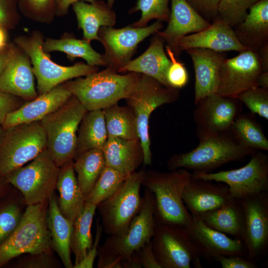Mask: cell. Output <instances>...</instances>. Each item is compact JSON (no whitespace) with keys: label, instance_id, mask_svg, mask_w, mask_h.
<instances>
[{"label":"cell","instance_id":"2","mask_svg":"<svg viewBox=\"0 0 268 268\" xmlns=\"http://www.w3.org/2000/svg\"><path fill=\"white\" fill-rule=\"evenodd\" d=\"M191 176L184 168L168 172L144 171L142 186L154 196L156 221L184 228L189 225L192 215L184 203L183 195Z\"/></svg>","mask_w":268,"mask_h":268},{"label":"cell","instance_id":"42","mask_svg":"<svg viewBox=\"0 0 268 268\" xmlns=\"http://www.w3.org/2000/svg\"><path fill=\"white\" fill-rule=\"evenodd\" d=\"M22 214L15 204H9L0 210V245L14 232Z\"/></svg>","mask_w":268,"mask_h":268},{"label":"cell","instance_id":"46","mask_svg":"<svg viewBox=\"0 0 268 268\" xmlns=\"http://www.w3.org/2000/svg\"><path fill=\"white\" fill-rule=\"evenodd\" d=\"M103 231L102 224L100 222V219L98 218L96 221L95 239L92 247L87 251L83 259L78 264L74 265L73 268H92L93 267L95 259L98 254L99 244Z\"/></svg>","mask_w":268,"mask_h":268},{"label":"cell","instance_id":"25","mask_svg":"<svg viewBox=\"0 0 268 268\" xmlns=\"http://www.w3.org/2000/svg\"><path fill=\"white\" fill-rule=\"evenodd\" d=\"M154 34L145 51L136 59L131 60L117 71L145 74L154 78L166 86H169L166 80V73L171 61L164 49V40Z\"/></svg>","mask_w":268,"mask_h":268},{"label":"cell","instance_id":"27","mask_svg":"<svg viewBox=\"0 0 268 268\" xmlns=\"http://www.w3.org/2000/svg\"><path fill=\"white\" fill-rule=\"evenodd\" d=\"M47 224L51 249L55 251L66 268H73L70 242L73 222L61 212L54 194L49 199Z\"/></svg>","mask_w":268,"mask_h":268},{"label":"cell","instance_id":"38","mask_svg":"<svg viewBox=\"0 0 268 268\" xmlns=\"http://www.w3.org/2000/svg\"><path fill=\"white\" fill-rule=\"evenodd\" d=\"M129 174L105 165L92 189L85 198V203L97 205L112 195Z\"/></svg>","mask_w":268,"mask_h":268},{"label":"cell","instance_id":"23","mask_svg":"<svg viewBox=\"0 0 268 268\" xmlns=\"http://www.w3.org/2000/svg\"><path fill=\"white\" fill-rule=\"evenodd\" d=\"M72 96L66 82L38 96L26 101L18 109L8 113L2 125L4 129L14 126L40 121L56 110Z\"/></svg>","mask_w":268,"mask_h":268},{"label":"cell","instance_id":"50","mask_svg":"<svg viewBox=\"0 0 268 268\" xmlns=\"http://www.w3.org/2000/svg\"><path fill=\"white\" fill-rule=\"evenodd\" d=\"M96 0H55L57 12L60 14H66L69 6L75 2L78 1H87L90 3L95 1Z\"/></svg>","mask_w":268,"mask_h":268},{"label":"cell","instance_id":"49","mask_svg":"<svg viewBox=\"0 0 268 268\" xmlns=\"http://www.w3.org/2000/svg\"><path fill=\"white\" fill-rule=\"evenodd\" d=\"M137 253L142 268H161L153 253L151 241L142 246Z\"/></svg>","mask_w":268,"mask_h":268},{"label":"cell","instance_id":"41","mask_svg":"<svg viewBox=\"0 0 268 268\" xmlns=\"http://www.w3.org/2000/svg\"><path fill=\"white\" fill-rule=\"evenodd\" d=\"M236 98L253 114L268 119V89L253 87L240 93Z\"/></svg>","mask_w":268,"mask_h":268},{"label":"cell","instance_id":"20","mask_svg":"<svg viewBox=\"0 0 268 268\" xmlns=\"http://www.w3.org/2000/svg\"><path fill=\"white\" fill-rule=\"evenodd\" d=\"M191 176L184 189L183 200L192 215L200 216L234 199L227 185Z\"/></svg>","mask_w":268,"mask_h":268},{"label":"cell","instance_id":"1","mask_svg":"<svg viewBox=\"0 0 268 268\" xmlns=\"http://www.w3.org/2000/svg\"><path fill=\"white\" fill-rule=\"evenodd\" d=\"M155 226L154 196L145 189L140 209L127 229L121 234L109 236L99 246L97 267L122 268L123 261L130 259L135 252L151 241Z\"/></svg>","mask_w":268,"mask_h":268},{"label":"cell","instance_id":"33","mask_svg":"<svg viewBox=\"0 0 268 268\" xmlns=\"http://www.w3.org/2000/svg\"><path fill=\"white\" fill-rule=\"evenodd\" d=\"M45 52L60 51L65 53L71 60L80 58L92 66L106 67L103 55L95 51L90 43L73 37H65L60 39L49 38L44 42Z\"/></svg>","mask_w":268,"mask_h":268},{"label":"cell","instance_id":"22","mask_svg":"<svg viewBox=\"0 0 268 268\" xmlns=\"http://www.w3.org/2000/svg\"><path fill=\"white\" fill-rule=\"evenodd\" d=\"M171 8L166 29L155 34L162 38L176 58L180 55L177 42L181 38L201 31L210 23L199 14L185 0H171Z\"/></svg>","mask_w":268,"mask_h":268},{"label":"cell","instance_id":"39","mask_svg":"<svg viewBox=\"0 0 268 268\" xmlns=\"http://www.w3.org/2000/svg\"><path fill=\"white\" fill-rule=\"evenodd\" d=\"M139 10L141 12L140 18L131 24L135 28L146 27L148 22L152 19L167 22L169 20V0H137L135 6L130 12Z\"/></svg>","mask_w":268,"mask_h":268},{"label":"cell","instance_id":"12","mask_svg":"<svg viewBox=\"0 0 268 268\" xmlns=\"http://www.w3.org/2000/svg\"><path fill=\"white\" fill-rule=\"evenodd\" d=\"M151 243L161 268H202L201 256L186 228L155 220Z\"/></svg>","mask_w":268,"mask_h":268},{"label":"cell","instance_id":"17","mask_svg":"<svg viewBox=\"0 0 268 268\" xmlns=\"http://www.w3.org/2000/svg\"><path fill=\"white\" fill-rule=\"evenodd\" d=\"M239 110L237 98L214 93L201 100L194 113L198 137L229 132Z\"/></svg>","mask_w":268,"mask_h":268},{"label":"cell","instance_id":"6","mask_svg":"<svg viewBox=\"0 0 268 268\" xmlns=\"http://www.w3.org/2000/svg\"><path fill=\"white\" fill-rule=\"evenodd\" d=\"M48 201L27 205L15 230L0 245V267L22 254H52L47 224Z\"/></svg>","mask_w":268,"mask_h":268},{"label":"cell","instance_id":"8","mask_svg":"<svg viewBox=\"0 0 268 268\" xmlns=\"http://www.w3.org/2000/svg\"><path fill=\"white\" fill-rule=\"evenodd\" d=\"M179 94L178 89L166 86L153 77L140 74L134 90L126 99L136 118L145 165L152 162L148 131L150 116L157 108L175 101Z\"/></svg>","mask_w":268,"mask_h":268},{"label":"cell","instance_id":"45","mask_svg":"<svg viewBox=\"0 0 268 268\" xmlns=\"http://www.w3.org/2000/svg\"><path fill=\"white\" fill-rule=\"evenodd\" d=\"M199 14L211 23L217 16L220 0H185Z\"/></svg>","mask_w":268,"mask_h":268},{"label":"cell","instance_id":"59","mask_svg":"<svg viewBox=\"0 0 268 268\" xmlns=\"http://www.w3.org/2000/svg\"><path fill=\"white\" fill-rule=\"evenodd\" d=\"M3 131H4V129L3 128L1 125H0V139L2 136Z\"/></svg>","mask_w":268,"mask_h":268},{"label":"cell","instance_id":"56","mask_svg":"<svg viewBox=\"0 0 268 268\" xmlns=\"http://www.w3.org/2000/svg\"><path fill=\"white\" fill-rule=\"evenodd\" d=\"M6 44V35L2 27L0 26V50L5 46Z\"/></svg>","mask_w":268,"mask_h":268},{"label":"cell","instance_id":"54","mask_svg":"<svg viewBox=\"0 0 268 268\" xmlns=\"http://www.w3.org/2000/svg\"><path fill=\"white\" fill-rule=\"evenodd\" d=\"M257 86L268 89V71H263L259 75Z\"/></svg>","mask_w":268,"mask_h":268},{"label":"cell","instance_id":"36","mask_svg":"<svg viewBox=\"0 0 268 268\" xmlns=\"http://www.w3.org/2000/svg\"><path fill=\"white\" fill-rule=\"evenodd\" d=\"M74 159L77 183L85 199L106 165L103 153L101 149H92Z\"/></svg>","mask_w":268,"mask_h":268},{"label":"cell","instance_id":"30","mask_svg":"<svg viewBox=\"0 0 268 268\" xmlns=\"http://www.w3.org/2000/svg\"><path fill=\"white\" fill-rule=\"evenodd\" d=\"M71 160L61 166L56 189L59 193L58 205L62 213L73 222L81 212L85 198L78 185Z\"/></svg>","mask_w":268,"mask_h":268},{"label":"cell","instance_id":"51","mask_svg":"<svg viewBox=\"0 0 268 268\" xmlns=\"http://www.w3.org/2000/svg\"><path fill=\"white\" fill-rule=\"evenodd\" d=\"M10 17V10L7 0H0V26L4 25Z\"/></svg>","mask_w":268,"mask_h":268},{"label":"cell","instance_id":"14","mask_svg":"<svg viewBox=\"0 0 268 268\" xmlns=\"http://www.w3.org/2000/svg\"><path fill=\"white\" fill-rule=\"evenodd\" d=\"M163 25L157 20L150 26L135 28L128 25L122 28L101 27L98 36L104 48L103 54L107 67L117 71L129 62L138 44L161 30Z\"/></svg>","mask_w":268,"mask_h":268},{"label":"cell","instance_id":"3","mask_svg":"<svg viewBox=\"0 0 268 268\" xmlns=\"http://www.w3.org/2000/svg\"><path fill=\"white\" fill-rule=\"evenodd\" d=\"M110 67L66 82L72 95L87 111L103 110L126 99L134 90L140 73L119 74Z\"/></svg>","mask_w":268,"mask_h":268},{"label":"cell","instance_id":"43","mask_svg":"<svg viewBox=\"0 0 268 268\" xmlns=\"http://www.w3.org/2000/svg\"><path fill=\"white\" fill-rule=\"evenodd\" d=\"M166 53L171 61V64L166 73V80L169 86L181 88L188 83L189 76L185 65L177 60L173 52L168 46L165 47Z\"/></svg>","mask_w":268,"mask_h":268},{"label":"cell","instance_id":"34","mask_svg":"<svg viewBox=\"0 0 268 268\" xmlns=\"http://www.w3.org/2000/svg\"><path fill=\"white\" fill-rule=\"evenodd\" d=\"M103 111L108 136L139 140L136 118L129 106H121L116 104Z\"/></svg>","mask_w":268,"mask_h":268},{"label":"cell","instance_id":"19","mask_svg":"<svg viewBox=\"0 0 268 268\" xmlns=\"http://www.w3.org/2000/svg\"><path fill=\"white\" fill-rule=\"evenodd\" d=\"M35 75L30 59L19 47L10 50L7 63L0 74V92L30 101L36 98Z\"/></svg>","mask_w":268,"mask_h":268},{"label":"cell","instance_id":"57","mask_svg":"<svg viewBox=\"0 0 268 268\" xmlns=\"http://www.w3.org/2000/svg\"><path fill=\"white\" fill-rule=\"evenodd\" d=\"M6 183L4 177H0V197L2 196L3 193L5 191Z\"/></svg>","mask_w":268,"mask_h":268},{"label":"cell","instance_id":"9","mask_svg":"<svg viewBox=\"0 0 268 268\" xmlns=\"http://www.w3.org/2000/svg\"><path fill=\"white\" fill-rule=\"evenodd\" d=\"M47 148L40 121L4 129L0 139V177L31 161Z\"/></svg>","mask_w":268,"mask_h":268},{"label":"cell","instance_id":"32","mask_svg":"<svg viewBox=\"0 0 268 268\" xmlns=\"http://www.w3.org/2000/svg\"><path fill=\"white\" fill-rule=\"evenodd\" d=\"M108 136L103 110L87 111L78 127L74 159L90 149L102 150Z\"/></svg>","mask_w":268,"mask_h":268},{"label":"cell","instance_id":"52","mask_svg":"<svg viewBox=\"0 0 268 268\" xmlns=\"http://www.w3.org/2000/svg\"><path fill=\"white\" fill-rule=\"evenodd\" d=\"M30 6L38 11H44L50 8L55 0H27Z\"/></svg>","mask_w":268,"mask_h":268},{"label":"cell","instance_id":"53","mask_svg":"<svg viewBox=\"0 0 268 268\" xmlns=\"http://www.w3.org/2000/svg\"><path fill=\"white\" fill-rule=\"evenodd\" d=\"M263 71H268V44L257 52Z\"/></svg>","mask_w":268,"mask_h":268},{"label":"cell","instance_id":"37","mask_svg":"<svg viewBox=\"0 0 268 268\" xmlns=\"http://www.w3.org/2000/svg\"><path fill=\"white\" fill-rule=\"evenodd\" d=\"M229 132L244 147L255 150H268L267 137L258 123L249 115L243 114L237 116Z\"/></svg>","mask_w":268,"mask_h":268},{"label":"cell","instance_id":"28","mask_svg":"<svg viewBox=\"0 0 268 268\" xmlns=\"http://www.w3.org/2000/svg\"><path fill=\"white\" fill-rule=\"evenodd\" d=\"M78 26L83 31V40L90 43L99 40L98 32L102 27H113L116 22V14L112 8L103 1L87 3L78 1L72 4Z\"/></svg>","mask_w":268,"mask_h":268},{"label":"cell","instance_id":"48","mask_svg":"<svg viewBox=\"0 0 268 268\" xmlns=\"http://www.w3.org/2000/svg\"><path fill=\"white\" fill-rule=\"evenodd\" d=\"M215 260L222 268H257L256 262L240 256H219Z\"/></svg>","mask_w":268,"mask_h":268},{"label":"cell","instance_id":"21","mask_svg":"<svg viewBox=\"0 0 268 268\" xmlns=\"http://www.w3.org/2000/svg\"><path fill=\"white\" fill-rule=\"evenodd\" d=\"M179 54L191 48H204L224 52L247 50L238 40L233 28L216 16L205 29L181 38L177 42Z\"/></svg>","mask_w":268,"mask_h":268},{"label":"cell","instance_id":"15","mask_svg":"<svg viewBox=\"0 0 268 268\" xmlns=\"http://www.w3.org/2000/svg\"><path fill=\"white\" fill-rule=\"evenodd\" d=\"M244 214L242 241L247 257L255 262L265 257L268 248V193L264 192L237 200Z\"/></svg>","mask_w":268,"mask_h":268},{"label":"cell","instance_id":"29","mask_svg":"<svg viewBox=\"0 0 268 268\" xmlns=\"http://www.w3.org/2000/svg\"><path fill=\"white\" fill-rule=\"evenodd\" d=\"M102 150L106 166L127 174L135 171L143 162V153L139 140L108 136Z\"/></svg>","mask_w":268,"mask_h":268},{"label":"cell","instance_id":"10","mask_svg":"<svg viewBox=\"0 0 268 268\" xmlns=\"http://www.w3.org/2000/svg\"><path fill=\"white\" fill-rule=\"evenodd\" d=\"M60 167L47 148L30 163L18 168L4 178L6 183L19 190L27 205L48 201L54 194Z\"/></svg>","mask_w":268,"mask_h":268},{"label":"cell","instance_id":"58","mask_svg":"<svg viewBox=\"0 0 268 268\" xmlns=\"http://www.w3.org/2000/svg\"><path fill=\"white\" fill-rule=\"evenodd\" d=\"M114 1H115V0H108L107 5H108L109 7H110L112 8V6H113V5Z\"/></svg>","mask_w":268,"mask_h":268},{"label":"cell","instance_id":"11","mask_svg":"<svg viewBox=\"0 0 268 268\" xmlns=\"http://www.w3.org/2000/svg\"><path fill=\"white\" fill-rule=\"evenodd\" d=\"M144 172L141 170L130 173L112 195L97 205L103 230L108 236L124 232L140 209Z\"/></svg>","mask_w":268,"mask_h":268},{"label":"cell","instance_id":"24","mask_svg":"<svg viewBox=\"0 0 268 268\" xmlns=\"http://www.w3.org/2000/svg\"><path fill=\"white\" fill-rule=\"evenodd\" d=\"M186 51L192 60L195 70L196 105L205 97L216 93L220 68L225 55L204 48H191Z\"/></svg>","mask_w":268,"mask_h":268},{"label":"cell","instance_id":"31","mask_svg":"<svg viewBox=\"0 0 268 268\" xmlns=\"http://www.w3.org/2000/svg\"><path fill=\"white\" fill-rule=\"evenodd\" d=\"M199 217L210 227L242 240L244 214L243 207L237 199L234 198L223 205Z\"/></svg>","mask_w":268,"mask_h":268},{"label":"cell","instance_id":"4","mask_svg":"<svg viewBox=\"0 0 268 268\" xmlns=\"http://www.w3.org/2000/svg\"><path fill=\"white\" fill-rule=\"evenodd\" d=\"M199 138V144L195 148L174 154L169 159V170L184 168L208 173L227 163L242 160L256 151L239 144L229 132Z\"/></svg>","mask_w":268,"mask_h":268},{"label":"cell","instance_id":"16","mask_svg":"<svg viewBox=\"0 0 268 268\" xmlns=\"http://www.w3.org/2000/svg\"><path fill=\"white\" fill-rule=\"evenodd\" d=\"M263 69L257 52L249 50L232 58H225L219 71L216 94L236 98L243 91L257 86Z\"/></svg>","mask_w":268,"mask_h":268},{"label":"cell","instance_id":"44","mask_svg":"<svg viewBox=\"0 0 268 268\" xmlns=\"http://www.w3.org/2000/svg\"><path fill=\"white\" fill-rule=\"evenodd\" d=\"M18 266L23 268H52L57 267V265L52 254L42 253L30 254L21 260Z\"/></svg>","mask_w":268,"mask_h":268},{"label":"cell","instance_id":"55","mask_svg":"<svg viewBox=\"0 0 268 268\" xmlns=\"http://www.w3.org/2000/svg\"><path fill=\"white\" fill-rule=\"evenodd\" d=\"M10 50L8 52L0 54V74L4 68L9 57Z\"/></svg>","mask_w":268,"mask_h":268},{"label":"cell","instance_id":"18","mask_svg":"<svg viewBox=\"0 0 268 268\" xmlns=\"http://www.w3.org/2000/svg\"><path fill=\"white\" fill-rule=\"evenodd\" d=\"M186 228L201 257L215 260L219 256H247L242 240L231 238L210 227L198 216L192 215L191 222Z\"/></svg>","mask_w":268,"mask_h":268},{"label":"cell","instance_id":"40","mask_svg":"<svg viewBox=\"0 0 268 268\" xmlns=\"http://www.w3.org/2000/svg\"><path fill=\"white\" fill-rule=\"evenodd\" d=\"M260 0H220L217 16L232 28L242 22L250 8Z\"/></svg>","mask_w":268,"mask_h":268},{"label":"cell","instance_id":"7","mask_svg":"<svg viewBox=\"0 0 268 268\" xmlns=\"http://www.w3.org/2000/svg\"><path fill=\"white\" fill-rule=\"evenodd\" d=\"M15 43L28 56L37 81L38 95L73 78L85 76L98 71L96 66L78 63L69 67L59 65L52 61L43 48L41 34L34 32L30 36H21Z\"/></svg>","mask_w":268,"mask_h":268},{"label":"cell","instance_id":"5","mask_svg":"<svg viewBox=\"0 0 268 268\" xmlns=\"http://www.w3.org/2000/svg\"><path fill=\"white\" fill-rule=\"evenodd\" d=\"M87 111L72 95L40 121L46 134V148L58 167L73 160L78 127Z\"/></svg>","mask_w":268,"mask_h":268},{"label":"cell","instance_id":"26","mask_svg":"<svg viewBox=\"0 0 268 268\" xmlns=\"http://www.w3.org/2000/svg\"><path fill=\"white\" fill-rule=\"evenodd\" d=\"M249 10L244 20L233 29L247 50L257 52L268 44V0H260Z\"/></svg>","mask_w":268,"mask_h":268},{"label":"cell","instance_id":"13","mask_svg":"<svg viewBox=\"0 0 268 268\" xmlns=\"http://www.w3.org/2000/svg\"><path fill=\"white\" fill-rule=\"evenodd\" d=\"M250 156L249 162L240 168L214 173L193 172L192 176L225 184L237 200L268 192V156L258 150Z\"/></svg>","mask_w":268,"mask_h":268},{"label":"cell","instance_id":"47","mask_svg":"<svg viewBox=\"0 0 268 268\" xmlns=\"http://www.w3.org/2000/svg\"><path fill=\"white\" fill-rule=\"evenodd\" d=\"M25 101L20 98L0 92V125H2L8 113L18 109Z\"/></svg>","mask_w":268,"mask_h":268},{"label":"cell","instance_id":"35","mask_svg":"<svg viewBox=\"0 0 268 268\" xmlns=\"http://www.w3.org/2000/svg\"><path fill=\"white\" fill-rule=\"evenodd\" d=\"M96 209L97 205L85 203L82 211L73 222L70 247L75 257L74 265L83 259L92 246L91 225Z\"/></svg>","mask_w":268,"mask_h":268}]
</instances>
